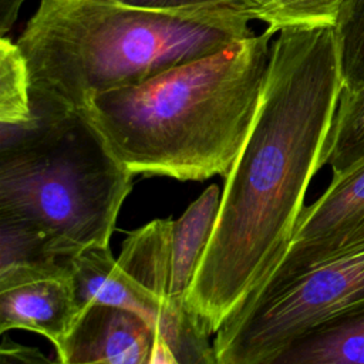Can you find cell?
I'll return each instance as SVG.
<instances>
[{"mask_svg": "<svg viewBox=\"0 0 364 364\" xmlns=\"http://www.w3.org/2000/svg\"><path fill=\"white\" fill-rule=\"evenodd\" d=\"M34 118L27 61L10 38L0 40V127H20Z\"/></svg>", "mask_w": 364, "mask_h": 364, "instance_id": "5bb4252c", "label": "cell"}, {"mask_svg": "<svg viewBox=\"0 0 364 364\" xmlns=\"http://www.w3.org/2000/svg\"><path fill=\"white\" fill-rule=\"evenodd\" d=\"M344 90L334 27L284 28L210 239L185 299L209 334L266 279L291 242Z\"/></svg>", "mask_w": 364, "mask_h": 364, "instance_id": "6da1fadb", "label": "cell"}, {"mask_svg": "<svg viewBox=\"0 0 364 364\" xmlns=\"http://www.w3.org/2000/svg\"><path fill=\"white\" fill-rule=\"evenodd\" d=\"M33 112L24 125L0 127V215L34 226L68 259L109 246L134 173L82 111Z\"/></svg>", "mask_w": 364, "mask_h": 364, "instance_id": "277c9868", "label": "cell"}, {"mask_svg": "<svg viewBox=\"0 0 364 364\" xmlns=\"http://www.w3.org/2000/svg\"><path fill=\"white\" fill-rule=\"evenodd\" d=\"M273 36L266 28L139 84L100 94L82 112L134 175L225 176L250 131Z\"/></svg>", "mask_w": 364, "mask_h": 364, "instance_id": "7a4b0ae2", "label": "cell"}, {"mask_svg": "<svg viewBox=\"0 0 364 364\" xmlns=\"http://www.w3.org/2000/svg\"><path fill=\"white\" fill-rule=\"evenodd\" d=\"M70 276L80 313L95 304L128 310L165 341L176 364H208L210 334L188 309L165 306L119 266L109 246H90L70 259Z\"/></svg>", "mask_w": 364, "mask_h": 364, "instance_id": "8992f818", "label": "cell"}, {"mask_svg": "<svg viewBox=\"0 0 364 364\" xmlns=\"http://www.w3.org/2000/svg\"><path fill=\"white\" fill-rule=\"evenodd\" d=\"M26 0H0V36L7 37Z\"/></svg>", "mask_w": 364, "mask_h": 364, "instance_id": "ac0fdd59", "label": "cell"}, {"mask_svg": "<svg viewBox=\"0 0 364 364\" xmlns=\"http://www.w3.org/2000/svg\"><path fill=\"white\" fill-rule=\"evenodd\" d=\"M146 364H176L172 353L169 351L168 346L165 344V341L158 333L155 334L152 350Z\"/></svg>", "mask_w": 364, "mask_h": 364, "instance_id": "d6986e66", "label": "cell"}, {"mask_svg": "<svg viewBox=\"0 0 364 364\" xmlns=\"http://www.w3.org/2000/svg\"><path fill=\"white\" fill-rule=\"evenodd\" d=\"M264 364H364V309L303 333Z\"/></svg>", "mask_w": 364, "mask_h": 364, "instance_id": "8fae6325", "label": "cell"}, {"mask_svg": "<svg viewBox=\"0 0 364 364\" xmlns=\"http://www.w3.org/2000/svg\"><path fill=\"white\" fill-rule=\"evenodd\" d=\"M361 242L364 158L341 172L331 173L324 192L301 210L286 252L235 311L267 299L303 272Z\"/></svg>", "mask_w": 364, "mask_h": 364, "instance_id": "52a82bcc", "label": "cell"}, {"mask_svg": "<svg viewBox=\"0 0 364 364\" xmlns=\"http://www.w3.org/2000/svg\"><path fill=\"white\" fill-rule=\"evenodd\" d=\"M125 4L165 9V10H182V9H202V7H235L242 9L239 0H118Z\"/></svg>", "mask_w": 364, "mask_h": 364, "instance_id": "e0dca14e", "label": "cell"}, {"mask_svg": "<svg viewBox=\"0 0 364 364\" xmlns=\"http://www.w3.org/2000/svg\"><path fill=\"white\" fill-rule=\"evenodd\" d=\"M364 309V242L320 262L215 333L218 364H264L303 333Z\"/></svg>", "mask_w": 364, "mask_h": 364, "instance_id": "5b68a950", "label": "cell"}, {"mask_svg": "<svg viewBox=\"0 0 364 364\" xmlns=\"http://www.w3.org/2000/svg\"><path fill=\"white\" fill-rule=\"evenodd\" d=\"M156 331L139 316L112 306L84 309L55 350L64 364H146Z\"/></svg>", "mask_w": 364, "mask_h": 364, "instance_id": "ba28073f", "label": "cell"}, {"mask_svg": "<svg viewBox=\"0 0 364 364\" xmlns=\"http://www.w3.org/2000/svg\"><path fill=\"white\" fill-rule=\"evenodd\" d=\"M346 94L364 90V0H348L334 27Z\"/></svg>", "mask_w": 364, "mask_h": 364, "instance_id": "2e32d148", "label": "cell"}, {"mask_svg": "<svg viewBox=\"0 0 364 364\" xmlns=\"http://www.w3.org/2000/svg\"><path fill=\"white\" fill-rule=\"evenodd\" d=\"M220 196L219 186L210 185L172 223L169 301L178 309L186 307L185 299L210 239Z\"/></svg>", "mask_w": 364, "mask_h": 364, "instance_id": "30bf717a", "label": "cell"}, {"mask_svg": "<svg viewBox=\"0 0 364 364\" xmlns=\"http://www.w3.org/2000/svg\"><path fill=\"white\" fill-rule=\"evenodd\" d=\"M36 364H64V363H61V361H58V360L50 361V360H47V358L40 353V354H38V358H37V361H36ZM94 364H102V363H94Z\"/></svg>", "mask_w": 364, "mask_h": 364, "instance_id": "ffe728a7", "label": "cell"}, {"mask_svg": "<svg viewBox=\"0 0 364 364\" xmlns=\"http://www.w3.org/2000/svg\"><path fill=\"white\" fill-rule=\"evenodd\" d=\"M348 0H239L252 20L277 33L284 28L336 27Z\"/></svg>", "mask_w": 364, "mask_h": 364, "instance_id": "4fadbf2b", "label": "cell"}, {"mask_svg": "<svg viewBox=\"0 0 364 364\" xmlns=\"http://www.w3.org/2000/svg\"><path fill=\"white\" fill-rule=\"evenodd\" d=\"M364 158V90L341 94L323 154V166L341 172Z\"/></svg>", "mask_w": 364, "mask_h": 364, "instance_id": "9a60e30c", "label": "cell"}, {"mask_svg": "<svg viewBox=\"0 0 364 364\" xmlns=\"http://www.w3.org/2000/svg\"><path fill=\"white\" fill-rule=\"evenodd\" d=\"M70 259L34 226L0 215V287L37 276L68 273Z\"/></svg>", "mask_w": 364, "mask_h": 364, "instance_id": "7c38bea8", "label": "cell"}, {"mask_svg": "<svg viewBox=\"0 0 364 364\" xmlns=\"http://www.w3.org/2000/svg\"><path fill=\"white\" fill-rule=\"evenodd\" d=\"M235 7L165 10L118 0H40L17 40L33 105L82 111L97 95L253 34Z\"/></svg>", "mask_w": 364, "mask_h": 364, "instance_id": "3957f363", "label": "cell"}, {"mask_svg": "<svg viewBox=\"0 0 364 364\" xmlns=\"http://www.w3.org/2000/svg\"><path fill=\"white\" fill-rule=\"evenodd\" d=\"M80 316L70 272L0 287V333L28 330L57 350Z\"/></svg>", "mask_w": 364, "mask_h": 364, "instance_id": "9c48e42d", "label": "cell"}]
</instances>
